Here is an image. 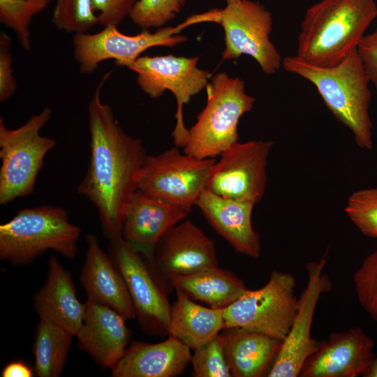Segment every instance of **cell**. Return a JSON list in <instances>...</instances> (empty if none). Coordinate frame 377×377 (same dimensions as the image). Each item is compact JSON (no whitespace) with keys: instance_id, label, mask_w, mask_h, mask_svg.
Returning a JSON list of instances; mask_svg holds the SVG:
<instances>
[{"instance_id":"cell-1","label":"cell","mask_w":377,"mask_h":377,"mask_svg":"<svg viewBox=\"0 0 377 377\" xmlns=\"http://www.w3.org/2000/svg\"><path fill=\"white\" fill-rule=\"evenodd\" d=\"M108 71L88 103L89 162L77 192L96 208L103 235L121 237L124 217L137 191V177L147 156L141 140L128 135L116 119L101 91L112 74Z\"/></svg>"},{"instance_id":"cell-2","label":"cell","mask_w":377,"mask_h":377,"mask_svg":"<svg viewBox=\"0 0 377 377\" xmlns=\"http://www.w3.org/2000/svg\"><path fill=\"white\" fill-rule=\"evenodd\" d=\"M282 66L315 86L328 110L351 131L358 147L373 149L370 81L357 48L331 66L313 65L295 55L283 59Z\"/></svg>"},{"instance_id":"cell-3","label":"cell","mask_w":377,"mask_h":377,"mask_svg":"<svg viewBox=\"0 0 377 377\" xmlns=\"http://www.w3.org/2000/svg\"><path fill=\"white\" fill-rule=\"evenodd\" d=\"M376 17L374 0H320L304 15L295 56L316 66L335 65L357 47Z\"/></svg>"},{"instance_id":"cell-4","label":"cell","mask_w":377,"mask_h":377,"mask_svg":"<svg viewBox=\"0 0 377 377\" xmlns=\"http://www.w3.org/2000/svg\"><path fill=\"white\" fill-rule=\"evenodd\" d=\"M82 230L57 206L24 208L0 226V259L14 265L31 264L47 251L75 258Z\"/></svg>"},{"instance_id":"cell-5","label":"cell","mask_w":377,"mask_h":377,"mask_svg":"<svg viewBox=\"0 0 377 377\" xmlns=\"http://www.w3.org/2000/svg\"><path fill=\"white\" fill-rule=\"evenodd\" d=\"M207 99L196 122L188 129L183 151L198 158H214L238 142L240 118L253 108L256 98L245 82L221 72L206 87Z\"/></svg>"},{"instance_id":"cell-6","label":"cell","mask_w":377,"mask_h":377,"mask_svg":"<svg viewBox=\"0 0 377 377\" xmlns=\"http://www.w3.org/2000/svg\"><path fill=\"white\" fill-rule=\"evenodd\" d=\"M52 110L45 106L24 124L9 128L0 117V205L31 195L46 154L56 141L40 134Z\"/></svg>"},{"instance_id":"cell-7","label":"cell","mask_w":377,"mask_h":377,"mask_svg":"<svg viewBox=\"0 0 377 377\" xmlns=\"http://www.w3.org/2000/svg\"><path fill=\"white\" fill-rule=\"evenodd\" d=\"M108 250L125 281L141 330L151 336L168 335L172 305L168 298V283L153 258L122 237L110 240Z\"/></svg>"},{"instance_id":"cell-8","label":"cell","mask_w":377,"mask_h":377,"mask_svg":"<svg viewBox=\"0 0 377 377\" xmlns=\"http://www.w3.org/2000/svg\"><path fill=\"white\" fill-rule=\"evenodd\" d=\"M206 13L207 22L217 23L223 29V60L249 55L267 75L282 66L283 59L269 38L273 25L272 13L260 2L237 0L222 9L214 8Z\"/></svg>"},{"instance_id":"cell-9","label":"cell","mask_w":377,"mask_h":377,"mask_svg":"<svg viewBox=\"0 0 377 377\" xmlns=\"http://www.w3.org/2000/svg\"><path fill=\"white\" fill-rule=\"evenodd\" d=\"M214 158L200 159L179 147L147 155L137 177V191L189 212L206 189Z\"/></svg>"},{"instance_id":"cell-10","label":"cell","mask_w":377,"mask_h":377,"mask_svg":"<svg viewBox=\"0 0 377 377\" xmlns=\"http://www.w3.org/2000/svg\"><path fill=\"white\" fill-rule=\"evenodd\" d=\"M295 287L293 274L273 271L264 286L248 289L223 310L224 329L241 328L283 341L297 308Z\"/></svg>"},{"instance_id":"cell-11","label":"cell","mask_w":377,"mask_h":377,"mask_svg":"<svg viewBox=\"0 0 377 377\" xmlns=\"http://www.w3.org/2000/svg\"><path fill=\"white\" fill-rule=\"evenodd\" d=\"M200 23L198 14L192 15L175 27H162L156 31L148 29L133 36L120 32L117 27H104L98 32L73 34V57L82 74H91L99 64L113 59L118 66L128 68L145 50L157 46L174 47L188 38L179 33L188 26Z\"/></svg>"},{"instance_id":"cell-12","label":"cell","mask_w":377,"mask_h":377,"mask_svg":"<svg viewBox=\"0 0 377 377\" xmlns=\"http://www.w3.org/2000/svg\"><path fill=\"white\" fill-rule=\"evenodd\" d=\"M199 57H177L173 54L140 56L128 68L137 75L139 87L151 98L171 91L177 101L176 124L172 135L177 147L184 145L188 133L183 118L184 105L206 88L208 71L197 66Z\"/></svg>"},{"instance_id":"cell-13","label":"cell","mask_w":377,"mask_h":377,"mask_svg":"<svg viewBox=\"0 0 377 377\" xmlns=\"http://www.w3.org/2000/svg\"><path fill=\"white\" fill-rule=\"evenodd\" d=\"M273 145L272 141L260 140L234 143L213 165L206 188L223 198L256 204L265 191Z\"/></svg>"},{"instance_id":"cell-14","label":"cell","mask_w":377,"mask_h":377,"mask_svg":"<svg viewBox=\"0 0 377 377\" xmlns=\"http://www.w3.org/2000/svg\"><path fill=\"white\" fill-rule=\"evenodd\" d=\"M327 252L306 264L307 283L298 297L295 316L290 330L267 373L269 377H297L306 360L315 353L319 341L311 336L315 311L321 295L332 288L325 272Z\"/></svg>"},{"instance_id":"cell-15","label":"cell","mask_w":377,"mask_h":377,"mask_svg":"<svg viewBox=\"0 0 377 377\" xmlns=\"http://www.w3.org/2000/svg\"><path fill=\"white\" fill-rule=\"evenodd\" d=\"M153 262L168 284L175 278L219 265L214 241L189 219L182 221L162 237Z\"/></svg>"},{"instance_id":"cell-16","label":"cell","mask_w":377,"mask_h":377,"mask_svg":"<svg viewBox=\"0 0 377 377\" xmlns=\"http://www.w3.org/2000/svg\"><path fill=\"white\" fill-rule=\"evenodd\" d=\"M373 339L358 327L331 333L303 364L300 377H357L375 357Z\"/></svg>"},{"instance_id":"cell-17","label":"cell","mask_w":377,"mask_h":377,"mask_svg":"<svg viewBox=\"0 0 377 377\" xmlns=\"http://www.w3.org/2000/svg\"><path fill=\"white\" fill-rule=\"evenodd\" d=\"M79 347L103 369H112L128 346L131 333L126 319L113 309L87 299Z\"/></svg>"},{"instance_id":"cell-18","label":"cell","mask_w":377,"mask_h":377,"mask_svg":"<svg viewBox=\"0 0 377 377\" xmlns=\"http://www.w3.org/2000/svg\"><path fill=\"white\" fill-rule=\"evenodd\" d=\"M189 213L136 191L124 217L121 237L134 248L153 258L159 241Z\"/></svg>"},{"instance_id":"cell-19","label":"cell","mask_w":377,"mask_h":377,"mask_svg":"<svg viewBox=\"0 0 377 377\" xmlns=\"http://www.w3.org/2000/svg\"><path fill=\"white\" fill-rule=\"evenodd\" d=\"M256 204L223 198L207 188L199 197L198 207L209 225L237 252L253 258L260 256L259 234L253 230L251 216Z\"/></svg>"},{"instance_id":"cell-20","label":"cell","mask_w":377,"mask_h":377,"mask_svg":"<svg viewBox=\"0 0 377 377\" xmlns=\"http://www.w3.org/2000/svg\"><path fill=\"white\" fill-rule=\"evenodd\" d=\"M86 243L80 282L87 299L113 309L126 320L135 318L125 281L109 254L101 249L94 234L86 236Z\"/></svg>"},{"instance_id":"cell-21","label":"cell","mask_w":377,"mask_h":377,"mask_svg":"<svg viewBox=\"0 0 377 377\" xmlns=\"http://www.w3.org/2000/svg\"><path fill=\"white\" fill-rule=\"evenodd\" d=\"M45 281L34 296V308L39 318L49 320L77 336L86 313V304L77 297L71 272L54 256L47 261Z\"/></svg>"},{"instance_id":"cell-22","label":"cell","mask_w":377,"mask_h":377,"mask_svg":"<svg viewBox=\"0 0 377 377\" xmlns=\"http://www.w3.org/2000/svg\"><path fill=\"white\" fill-rule=\"evenodd\" d=\"M191 357V348L175 337L149 343L133 341L111 369L113 377H176Z\"/></svg>"},{"instance_id":"cell-23","label":"cell","mask_w":377,"mask_h":377,"mask_svg":"<svg viewBox=\"0 0 377 377\" xmlns=\"http://www.w3.org/2000/svg\"><path fill=\"white\" fill-rule=\"evenodd\" d=\"M223 330L225 352L233 377L262 376L282 343V340L241 328Z\"/></svg>"},{"instance_id":"cell-24","label":"cell","mask_w":377,"mask_h":377,"mask_svg":"<svg viewBox=\"0 0 377 377\" xmlns=\"http://www.w3.org/2000/svg\"><path fill=\"white\" fill-rule=\"evenodd\" d=\"M171 306L168 336L195 349L224 330L223 310L202 306L180 290Z\"/></svg>"},{"instance_id":"cell-25","label":"cell","mask_w":377,"mask_h":377,"mask_svg":"<svg viewBox=\"0 0 377 377\" xmlns=\"http://www.w3.org/2000/svg\"><path fill=\"white\" fill-rule=\"evenodd\" d=\"M170 286L192 300L219 309L229 306L248 290L239 278L219 265L175 278Z\"/></svg>"},{"instance_id":"cell-26","label":"cell","mask_w":377,"mask_h":377,"mask_svg":"<svg viewBox=\"0 0 377 377\" xmlns=\"http://www.w3.org/2000/svg\"><path fill=\"white\" fill-rule=\"evenodd\" d=\"M74 335L61 326L39 318L36 326L33 353L34 371L38 377H59L62 374Z\"/></svg>"},{"instance_id":"cell-27","label":"cell","mask_w":377,"mask_h":377,"mask_svg":"<svg viewBox=\"0 0 377 377\" xmlns=\"http://www.w3.org/2000/svg\"><path fill=\"white\" fill-rule=\"evenodd\" d=\"M51 0H0V22L15 34L21 47L31 48L29 25L33 17L44 10Z\"/></svg>"},{"instance_id":"cell-28","label":"cell","mask_w":377,"mask_h":377,"mask_svg":"<svg viewBox=\"0 0 377 377\" xmlns=\"http://www.w3.org/2000/svg\"><path fill=\"white\" fill-rule=\"evenodd\" d=\"M51 20L57 30L73 34L88 32L98 24L91 0H56Z\"/></svg>"},{"instance_id":"cell-29","label":"cell","mask_w":377,"mask_h":377,"mask_svg":"<svg viewBox=\"0 0 377 377\" xmlns=\"http://www.w3.org/2000/svg\"><path fill=\"white\" fill-rule=\"evenodd\" d=\"M195 377H231L224 339L219 334L211 341L194 349L191 361Z\"/></svg>"},{"instance_id":"cell-30","label":"cell","mask_w":377,"mask_h":377,"mask_svg":"<svg viewBox=\"0 0 377 377\" xmlns=\"http://www.w3.org/2000/svg\"><path fill=\"white\" fill-rule=\"evenodd\" d=\"M345 212L363 235L377 238V188L353 193L347 200Z\"/></svg>"},{"instance_id":"cell-31","label":"cell","mask_w":377,"mask_h":377,"mask_svg":"<svg viewBox=\"0 0 377 377\" xmlns=\"http://www.w3.org/2000/svg\"><path fill=\"white\" fill-rule=\"evenodd\" d=\"M184 3L185 0H138L129 17L142 29L160 28L173 20Z\"/></svg>"},{"instance_id":"cell-32","label":"cell","mask_w":377,"mask_h":377,"mask_svg":"<svg viewBox=\"0 0 377 377\" xmlns=\"http://www.w3.org/2000/svg\"><path fill=\"white\" fill-rule=\"evenodd\" d=\"M353 282L360 304L377 321V250L363 260L354 274Z\"/></svg>"},{"instance_id":"cell-33","label":"cell","mask_w":377,"mask_h":377,"mask_svg":"<svg viewBox=\"0 0 377 377\" xmlns=\"http://www.w3.org/2000/svg\"><path fill=\"white\" fill-rule=\"evenodd\" d=\"M138 0H91L94 12H98V24L104 27H118Z\"/></svg>"},{"instance_id":"cell-34","label":"cell","mask_w":377,"mask_h":377,"mask_svg":"<svg viewBox=\"0 0 377 377\" xmlns=\"http://www.w3.org/2000/svg\"><path fill=\"white\" fill-rule=\"evenodd\" d=\"M11 38L5 32L0 34V101L10 99L17 90L12 69Z\"/></svg>"},{"instance_id":"cell-35","label":"cell","mask_w":377,"mask_h":377,"mask_svg":"<svg viewBox=\"0 0 377 377\" xmlns=\"http://www.w3.org/2000/svg\"><path fill=\"white\" fill-rule=\"evenodd\" d=\"M357 50L370 82L377 89V27L363 36Z\"/></svg>"},{"instance_id":"cell-36","label":"cell","mask_w":377,"mask_h":377,"mask_svg":"<svg viewBox=\"0 0 377 377\" xmlns=\"http://www.w3.org/2000/svg\"><path fill=\"white\" fill-rule=\"evenodd\" d=\"M34 374V369L22 361L8 363L1 372L2 377H32Z\"/></svg>"},{"instance_id":"cell-37","label":"cell","mask_w":377,"mask_h":377,"mask_svg":"<svg viewBox=\"0 0 377 377\" xmlns=\"http://www.w3.org/2000/svg\"><path fill=\"white\" fill-rule=\"evenodd\" d=\"M364 377H377V357H374L362 374Z\"/></svg>"},{"instance_id":"cell-38","label":"cell","mask_w":377,"mask_h":377,"mask_svg":"<svg viewBox=\"0 0 377 377\" xmlns=\"http://www.w3.org/2000/svg\"><path fill=\"white\" fill-rule=\"evenodd\" d=\"M236 1H237V0H226V4L231 3L235 2Z\"/></svg>"}]
</instances>
